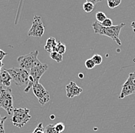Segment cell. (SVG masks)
Returning <instances> with one entry per match:
<instances>
[{"label":"cell","instance_id":"cell-13","mask_svg":"<svg viewBox=\"0 0 135 133\" xmlns=\"http://www.w3.org/2000/svg\"><path fill=\"white\" fill-rule=\"evenodd\" d=\"M54 52H56L61 55H63L64 53H65L66 52V46L65 45L62 44L61 42H57L56 44V46L55 48V51Z\"/></svg>","mask_w":135,"mask_h":133},{"label":"cell","instance_id":"cell-7","mask_svg":"<svg viewBox=\"0 0 135 133\" xmlns=\"http://www.w3.org/2000/svg\"><path fill=\"white\" fill-rule=\"evenodd\" d=\"M133 94H135V72L130 73L127 81L123 84L122 90L119 95V99H122Z\"/></svg>","mask_w":135,"mask_h":133},{"label":"cell","instance_id":"cell-16","mask_svg":"<svg viewBox=\"0 0 135 133\" xmlns=\"http://www.w3.org/2000/svg\"><path fill=\"white\" fill-rule=\"evenodd\" d=\"M107 2L110 8H114L120 4L121 0H107Z\"/></svg>","mask_w":135,"mask_h":133},{"label":"cell","instance_id":"cell-6","mask_svg":"<svg viewBox=\"0 0 135 133\" xmlns=\"http://www.w3.org/2000/svg\"><path fill=\"white\" fill-rule=\"evenodd\" d=\"M38 51L35 50L34 52H30L28 55L19 56L17 58V61L20 66L19 68L27 71L29 73L32 67L33 66L35 62L38 60Z\"/></svg>","mask_w":135,"mask_h":133},{"label":"cell","instance_id":"cell-2","mask_svg":"<svg viewBox=\"0 0 135 133\" xmlns=\"http://www.w3.org/2000/svg\"><path fill=\"white\" fill-rule=\"evenodd\" d=\"M48 68H49L48 65L43 64L38 59L35 62L33 66L32 67V68L29 72L28 83L26 85V88L24 90L25 92H28V91L32 88V85L34 84L39 82L41 77L48 70Z\"/></svg>","mask_w":135,"mask_h":133},{"label":"cell","instance_id":"cell-12","mask_svg":"<svg viewBox=\"0 0 135 133\" xmlns=\"http://www.w3.org/2000/svg\"><path fill=\"white\" fill-rule=\"evenodd\" d=\"M56 44H57V40L53 38V37H50L47 39L46 43L44 46V49L45 51H47L48 52H52L55 51V48L56 46Z\"/></svg>","mask_w":135,"mask_h":133},{"label":"cell","instance_id":"cell-20","mask_svg":"<svg viewBox=\"0 0 135 133\" xmlns=\"http://www.w3.org/2000/svg\"><path fill=\"white\" fill-rule=\"evenodd\" d=\"M54 126H55V130L57 132H63L64 130H65V125L64 123H62V122H59V123L54 125Z\"/></svg>","mask_w":135,"mask_h":133},{"label":"cell","instance_id":"cell-21","mask_svg":"<svg viewBox=\"0 0 135 133\" xmlns=\"http://www.w3.org/2000/svg\"><path fill=\"white\" fill-rule=\"evenodd\" d=\"M84 65H85V67H86L88 69H92V68H94V66H95V64H94V62H93V60L91 58L87 59V60L85 61Z\"/></svg>","mask_w":135,"mask_h":133},{"label":"cell","instance_id":"cell-14","mask_svg":"<svg viewBox=\"0 0 135 133\" xmlns=\"http://www.w3.org/2000/svg\"><path fill=\"white\" fill-rule=\"evenodd\" d=\"M49 56H50V58L51 59L55 60L57 62H61L63 60V55H61V54H59V53L56 52H51Z\"/></svg>","mask_w":135,"mask_h":133},{"label":"cell","instance_id":"cell-8","mask_svg":"<svg viewBox=\"0 0 135 133\" xmlns=\"http://www.w3.org/2000/svg\"><path fill=\"white\" fill-rule=\"evenodd\" d=\"M32 89L34 95L36 96V98L38 100V102L42 106H44L48 102H49L50 95H49V91L44 88V86L42 84L39 82L35 83L32 85Z\"/></svg>","mask_w":135,"mask_h":133},{"label":"cell","instance_id":"cell-4","mask_svg":"<svg viewBox=\"0 0 135 133\" xmlns=\"http://www.w3.org/2000/svg\"><path fill=\"white\" fill-rule=\"evenodd\" d=\"M29 112L30 111L28 108H14L12 119H11L12 124L18 128H20V129L22 128L32 118Z\"/></svg>","mask_w":135,"mask_h":133},{"label":"cell","instance_id":"cell-15","mask_svg":"<svg viewBox=\"0 0 135 133\" xmlns=\"http://www.w3.org/2000/svg\"><path fill=\"white\" fill-rule=\"evenodd\" d=\"M94 8V5L92 4L91 2H86L83 4V9L85 12H91Z\"/></svg>","mask_w":135,"mask_h":133},{"label":"cell","instance_id":"cell-29","mask_svg":"<svg viewBox=\"0 0 135 133\" xmlns=\"http://www.w3.org/2000/svg\"><path fill=\"white\" fill-rule=\"evenodd\" d=\"M78 76H79V78H80V79H83V77H84V75H83L82 73H80V74L78 75Z\"/></svg>","mask_w":135,"mask_h":133},{"label":"cell","instance_id":"cell-18","mask_svg":"<svg viewBox=\"0 0 135 133\" xmlns=\"http://www.w3.org/2000/svg\"><path fill=\"white\" fill-rule=\"evenodd\" d=\"M45 133H62L59 132L55 130V126L53 124H49V125H46V127L45 128Z\"/></svg>","mask_w":135,"mask_h":133},{"label":"cell","instance_id":"cell-22","mask_svg":"<svg viewBox=\"0 0 135 133\" xmlns=\"http://www.w3.org/2000/svg\"><path fill=\"white\" fill-rule=\"evenodd\" d=\"M102 26H104V27H110V26H112L113 25V22H112V20L109 19V18H107L104 21H103L101 23H100Z\"/></svg>","mask_w":135,"mask_h":133},{"label":"cell","instance_id":"cell-19","mask_svg":"<svg viewBox=\"0 0 135 133\" xmlns=\"http://www.w3.org/2000/svg\"><path fill=\"white\" fill-rule=\"evenodd\" d=\"M91 59L93 60V62H94L95 66H98V65H100V64H101L102 60H103L102 56H100V55H98V54L94 55V56H93V57L91 58Z\"/></svg>","mask_w":135,"mask_h":133},{"label":"cell","instance_id":"cell-5","mask_svg":"<svg viewBox=\"0 0 135 133\" xmlns=\"http://www.w3.org/2000/svg\"><path fill=\"white\" fill-rule=\"evenodd\" d=\"M7 72L11 75L12 79L16 82L18 86L27 85L28 83L29 73L21 68H12L6 69Z\"/></svg>","mask_w":135,"mask_h":133},{"label":"cell","instance_id":"cell-17","mask_svg":"<svg viewBox=\"0 0 135 133\" xmlns=\"http://www.w3.org/2000/svg\"><path fill=\"white\" fill-rule=\"evenodd\" d=\"M106 19H107V16H106L105 13H104L103 12H98L96 13V19H97V22H98L101 23Z\"/></svg>","mask_w":135,"mask_h":133},{"label":"cell","instance_id":"cell-28","mask_svg":"<svg viewBox=\"0 0 135 133\" xmlns=\"http://www.w3.org/2000/svg\"><path fill=\"white\" fill-rule=\"evenodd\" d=\"M3 66H4V64H3L2 61V60H0V71H1V69H2V68Z\"/></svg>","mask_w":135,"mask_h":133},{"label":"cell","instance_id":"cell-11","mask_svg":"<svg viewBox=\"0 0 135 133\" xmlns=\"http://www.w3.org/2000/svg\"><path fill=\"white\" fill-rule=\"evenodd\" d=\"M12 77L6 68H2L0 71V85L8 88L12 83Z\"/></svg>","mask_w":135,"mask_h":133},{"label":"cell","instance_id":"cell-27","mask_svg":"<svg viewBox=\"0 0 135 133\" xmlns=\"http://www.w3.org/2000/svg\"><path fill=\"white\" fill-rule=\"evenodd\" d=\"M131 27H132V29H133L134 33H135V22H131Z\"/></svg>","mask_w":135,"mask_h":133},{"label":"cell","instance_id":"cell-1","mask_svg":"<svg viewBox=\"0 0 135 133\" xmlns=\"http://www.w3.org/2000/svg\"><path fill=\"white\" fill-rule=\"evenodd\" d=\"M124 25H125V23H120V25H112L110 27H104L99 22L96 21L93 22L92 27L95 34L110 37L114 41H115L118 45H121V42L120 41V39H119V35H120L121 29Z\"/></svg>","mask_w":135,"mask_h":133},{"label":"cell","instance_id":"cell-3","mask_svg":"<svg viewBox=\"0 0 135 133\" xmlns=\"http://www.w3.org/2000/svg\"><path fill=\"white\" fill-rule=\"evenodd\" d=\"M14 98L12 89L0 85V108L6 110L9 116H12L14 110Z\"/></svg>","mask_w":135,"mask_h":133},{"label":"cell","instance_id":"cell-23","mask_svg":"<svg viewBox=\"0 0 135 133\" xmlns=\"http://www.w3.org/2000/svg\"><path fill=\"white\" fill-rule=\"evenodd\" d=\"M32 133H45V128L42 123H39Z\"/></svg>","mask_w":135,"mask_h":133},{"label":"cell","instance_id":"cell-26","mask_svg":"<svg viewBox=\"0 0 135 133\" xmlns=\"http://www.w3.org/2000/svg\"><path fill=\"white\" fill-rule=\"evenodd\" d=\"M102 0H87V2H91L92 4L94 5H95V4H97L98 2H101Z\"/></svg>","mask_w":135,"mask_h":133},{"label":"cell","instance_id":"cell-30","mask_svg":"<svg viewBox=\"0 0 135 133\" xmlns=\"http://www.w3.org/2000/svg\"><path fill=\"white\" fill-rule=\"evenodd\" d=\"M55 118V116H50L51 119H54Z\"/></svg>","mask_w":135,"mask_h":133},{"label":"cell","instance_id":"cell-24","mask_svg":"<svg viewBox=\"0 0 135 133\" xmlns=\"http://www.w3.org/2000/svg\"><path fill=\"white\" fill-rule=\"evenodd\" d=\"M7 117H0V133H5V129H4V123L6 120Z\"/></svg>","mask_w":135,"mask_h":133},{"label":"cell","instance_id":"cell-25","mask_svg":"<svg viewBox=\"0 0 135 133\" xmlns=\"http://www.w3.org/2000/svg\"><path fill=\"white\" fill-rule=\"evenodd\" d=\"M7 56V53L4 51H2V49H0V60L2 61V59L5 58V56Z\"/></svg>","mask_w":135,"mask_h":133},{"label":"cell","instance_id":"cell-9","mask_svg":"<svg viewBox=\"0 0 135 133\" xmlns=\"http://www.w3.org/2000/svg\"><path fill=\"white\" fill-rule=\"evenodd\" d=\"M45 33V26L43 25L42 18L39 16H35L32 20V27L28 31V35L40 38Z\"/></svg>","mask_w":135,"mask_h":133},{"label":"cell","instance_id":"cell-10","mask_svg":"<svg viewBox=\"0 0 135 133\" xmlns=\"http://www.w3.org/2000/svg\"><path fill=\"white\" fill-rule=\"evenodd\" d=\"M83 91L81 88L78 86V85L74 82H70L66 85V95L68 98H74L79 95Z\"/></svg>","mask_w":135,"mask_h":133}]
</instances>
